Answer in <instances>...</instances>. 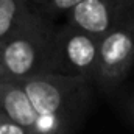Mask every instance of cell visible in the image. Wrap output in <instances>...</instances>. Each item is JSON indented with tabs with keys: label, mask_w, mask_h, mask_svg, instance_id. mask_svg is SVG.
Returning <instances> with one entry per match:
<instances>
[{
	"label": "cell",
	"mask_w": 134,
	"mask_h": 134,
	"mask_svg": "<svg viewBox=\"0 0 134 134\" xmlns=\"http://www.w3.org/2000/svg\"><path fill=\"white\" fill-rule=\"evenodd\" d=\"M30 2H31V3H33L34 6H36V5H37V3H39V2H41V0H30Z\"/></svg>",
	"instance_id": "obj_12"
},
{
	"label": "cell",
	"mask_w": 134,
	"mask_h": 134,
	"mask_svg": "<svg viewBox=\"0 0 134 134\" xmlns=\"http://www.w3.org/2000/svg\"><path fill=\"white\" fill-rule=\"evenodd\" d=\"M122 108H123L125 115L128 117V120L133 123V126H134V91L128 92L126 97L122 100Z\"/></svg>",
	"instance_id": "obj_10"
},
{
	"label": "cell",
	"mask_w": 134,
	"mask_h": 134,
	"mask_svg": "<svg viewBox=\"0 0 134 134\" xmlns=\"http://www.w3.org/2000/svg\"><path fill=\"white\" fill-rule=\"evenodd\" d=\"M100 39L64 24L58 27L52 73L87 80L94 84L98 64Z\"/></svg>",
	"instance_id": "obj_4"
},
{
	"label": "cell",
	"mask_w": 134,
	"mask_h": 134,
	"mask_svg": "<svg viewBox=\"0 0 134 134\" xmlns=\"http://www.w3.org/2000/svg\"><path fill=\"white\" fill-rule=\"evenodd\" d=\"M19 83L41 117L39 134H73L91 111L94 84L87 80L44 73Z\"/></svg>",
	"instance_id": "obj_1"
},
{
	"label": "cell",
	"mask_w": 134,
	"mask_h": 134,
	"mask_svg": "<svg viewBox=\"0 0 134 134\" xmlns=\"http://www.w3.org/2000/svg\"><path fill=\"white\" fill-rule=\"evenodd\" d=\"M0 112L34 134H39L41 117L19 81L0 76Z\"/></svg>",
	"instance_id": "obj_6"
},
{
	"label": "cell",
	"mask_w": 134,
	"mask_h": 134,
	"mask_svg": "<svg viewBox=\"0 0 134 134\" xmlns=\"http://www.w3.org/2000/svg\"><path fill=\"white\" fill-rule=\"evenodd\" d=\"M2 69H3V61H2V48H0V75H2Z\"/></svg>",
	"instance_id": "obj_11"
},
{
	"label": "cell",
	"mask_w": 134,
	"mask_h": 134,
	"mask_svg": "<svg viewBox=\"0 0 134 134\" xmlns=\"http://www.w3.org/2000/svg\"><path fill=\"white\" fill-rule=\"evenodd\" d=\"M0 134H34V133L22 128L20 125H17L16 122H13L11 119H8L5 114L0 112Z\"/></svg>",
	"instance_id": "obj_9"
},
{
	"label": "cell",
	"mask_w": 134,
	"mask_h": 134,
	"mask_svg": "<svg viewBox=\"0 0 134 134\" xmlns=\"http://www.w3.org/2000/svg\"><path fill=\"white\" fill-rule=\"evenodd\" d=\"M34 11L30 0H0V48L24 28Z\"/></svg>",
	"instance_id": "obj_7"
},
{
	"label": "cell",
	"mask_w": 134,
	"mask_h": 134,
	"mask_svg": "<svg viewBox=\"0 0 134 134\" xmlns=\"http://www.w3.org/2000/svg\"><path fill=\"white\" fill-rule=\"evenodd\" d=\"M56 30L58 25L36 9L24 28L2 48L3 69L0 76L24 81L52 73Z\"/></svg>",
	"instance_id": "obj_2"
},
{
	"label": "cell",
	"mask_w": 134,
	"mask_h": 134,
	"mask_svg": "<svg viewBox=\"0 0 134 134\" xmlns=\"http://www.w3.org/2000/svg\"><path fill=\"white\" fill-rule=\"evenodd\" d=\"M133 67L134 14L100 39L94 86H98L104 92H114L125 83Z\"/></svg>",
	"instance_id": "obj_3"
},
{
	"label": "cell",
	"mask_w": 134,
	"mask_h": 134,
	"mask_svg": "<svg viewBox=\"0 0 134 134\" xmlns=\"http://www.w3.org/2000/svg\"><path fill=\"white\" fill-rule=\"evenodd\" d=\"M84 0H41L36 5V9L41 11L48 19H53L56 16H61L63 13L69 14L73 8H76Z\"/></svg>",
	"instance_id": "obj_8"
},
{
	"label": "cell",
	"mask_w": 134,
	"mask_h": 134,
	"mask_svg": "<svg viewBox=\"0 0 134 134\" xmlns=\"http://www.w3.org/2000/svg\"><path fill=\"white\" fill-rule=\"evenodd\" d=\"M134 14V0H84L67 14V25L101 39Z\"/></svg>",
	"instance_id": "obj_5"
}]
</instances>
